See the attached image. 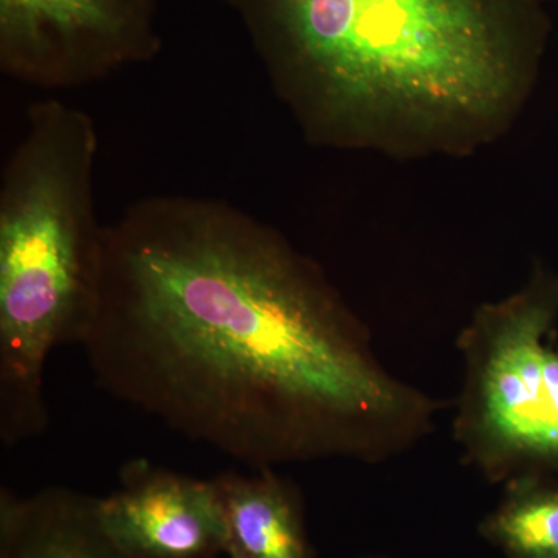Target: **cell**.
Returning <instances> with one entry per match:
<instances>
[{
    "mask_svg": "<svg viewBox=\"0 0 558 558\" xmlns=\"http://www.w3.org/2000/svg\"><path fill=\"white\" fill-rule=\"evenodd\" d=\"M156 0H0L2 60L60 76L108 68L156 49Z\"/></svg>",
    "mask_w": 558,
    "mask_h": 558,
    "instance_id": "5",
    "label": "cell"
},
{
    "mask_svg": "<svg viewBox=\"0 0 558 558\" xmlns=\"http://www.w3.org/2000/svg\"><path fill=\"white\" fill-rule=\"evenodd\" d=\"M558 275L475 311L459 332L462 381L453 439L468 468L505 486L558 476Z\"/></svg>",
    "mask_w": 558,
    "mask_h": 558,
    "instance_id": "4",
    "label": "cell"
},
{
    "mask_svg": "<svg viewBox=\"0 0 558 558\" xmlns=\"http://www.w3.org/2000/svg\"><path fill=\"white\" fill-rule=\"evenodd\" d=\"M549 0H236L279 72L355 137L480 134L517 109Z\"/></svg>",
    "mask_w": 558,
    "mask_h": 558,
    "instance_id": "2",
    "label": "cell"
},
{
    "mask_svg": "<svg viewBox=\"0 0 558 558\" xmlns=\"http://www.w3.org/2000/svg\"><path fill=\"white\" fill-rule=\"evenodd\" d=\"M549 2H556L558 5V0H549Z\"/></svg>",
    "mask_w": 558,
    "mask_h": 558,
    "instance_id": "10",
    "label": "cell"
},
{
    "mask_svg": "<svg viewBox=\"0 0 558 558\" xmlns=\"http://www.w3.org/2000/svg\"><path fill=\"white\" fill-rule=\"evenodd\" d=\"M478 532L506 558H558L557 480L534 475L509 481Z\"/></svg>",
    "mask_w": 558,
    "mask_h": 558,
    "instance_id": "9",
    "label": "cell"
},
{
    "mask_svg": "<svg viewBox=\"0 0 558 558\" xmlns=\"http://www.w3.org/2000/svg\"><path fill=\"white\" fill-rule=\"evenodd\" d=\"M57 134L33 137L0 208V438L7 447L49 425L51 352L83 343L100 296L105 240L83 211L87 156Z\"/></svg>",
    "mask_w": 558,
    "mask_h": 558,
    "instance_id": "3",
    "label": "cell"
},
{
    "mask_svg": "<svg viewBox=\"0 0 558 558\" xmlns=\"http://www.w3.org/2000/svg\"><path fill=\"white\" fill-rule=\"evenodd\" d=\"M365 558H377V557H365Z\"/></svg>",
    "mask_w": 558,
    "mask_h": 558,
    "instance_id": "11",
    "label": "cell"
},
{
    "mask_svg": "<svg viewBox=\"0 0 558 558\" xmlns=\"http://www.w3.org/2000/svg\"><path fill=\"white\" fill-rule=\"evenodd\" d=\"M229 558H314L301 490L277 469L216 476Z\"/></svg>",
    "mask_w": 558,
    "mask_h": 558,
    "instance_id": "8",
    "label": "cell"
},
{
    "mask_svg": "<svg viewBox=\"0 0 558 558\" xmlns=\"http://www.w3.org/2000/svg\"><path fill=\"white\" fill-rule=\"evenodd\" d=\"M0 558H130L108 537L97 498L68 487H0Z\"/></svg>",
    "mask_w": 558,
    "mask_h": 558,
    "instance_id": "7",
    "label": "cell"
},
{
    "mask_svg": "<svg viewBox=\"0 0 558 558\" xmlns=\"http://www.w3.org/2000/svg\"><path fill=\"white\" fill-rule=\"evenodd\" d=\"M108 537L130 558H220L226 524L215 480L180 475L148 459L120 470V487L97 498Z\"/></svg>",
    "mask_w": 558,
    "mask_h": 558,
    "instance_id": "6",
    "label": "cell"
},
{
    "mask_svg": "<svg viewBox=\"0 0 558 558\" xmlns=\"http://www.w3.org/2000/svg\"><path fill=\"white\" fill-rule=\"evenodd\" d=\"M81 348L112 398L250 469L381 464L424 442L442 407L384 365L317 267L236 220L105 238Z\"/></svg>",
    "mask_w": 558,
    "mask_h": 558,
    "instance_id": "1",
    "label": "cell"
}]
</instances>
